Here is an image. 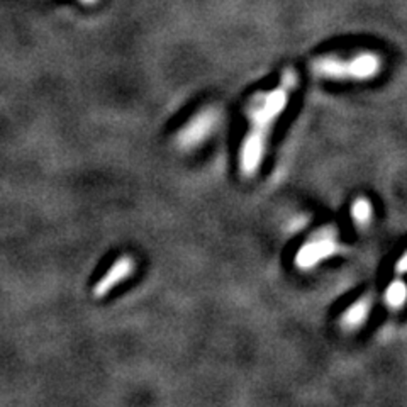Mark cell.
Instances as JSON below:
<instances>
[{
  "instance_id": "9",
  "label": "cell",
  "mask_w": 407,
  "mask_h": 407,
  "mask_svg": "<svg viewBox=\"0 0 407 407\" xmlns=\"http://www.w3.org/2000/svg\"><path fill=\"white\" fill-rule=\"evenodd\" d=\"M396 268H397V272L399 273H407V253L402 258L397 261V265H396Z\"/></svg>"
},
{
  "instance_id": "4",
  "label": "cell",
  "mask_w": 407,
  "mask_h": 407,
  "mask_svg": "<svg viewBox=\"0 0 407 407\" xmlns=\"http://www.w3.org/2000/svg\"><path fill=\"white\" fill-rule=\"evenodd\" d=\"M221 122V110L217 107H205L188 121L177 136V144L182 149H190L211 138Z\"/></svg>"
},
{
  "instance_id": "7",
  "label": "cell",
  "mask_w": 407,
  "mask_h": 407,
  "mask_svg": "<svg viewBox=\"0 0 407 407\" xmlns=\"http://www.w3.org/2000/svg\"><path fill=\"white\" fill-rule=\"evenodd\" d=\"M407 302V285L402 280L392 282L385 290V304L391 309H401Z\"/></svg>"
},
{
  "instance_id": "8",
  "label": "cell",
  "mask_w": 407,
  "mask_h": 407,
  "mask_svg": "<svg viewBox=\"0 0 407 407\" xmlns=\"http://www.w3.org/2000/svg\"><path fill=\"white\" fill-rule=\"evenodd\" d=\"M372 204L370 200L365 199V197H360L351 205V219L355 221V224L360 226V228H365V226L370 224L372 221Z\"/></svg>"
},
{
  "instance_id": "5",
  "label": "cell",
  "mask_w": 407,
  "mask_h": 407,
  "mask_svg": "<svg viewBox=\"0 0 407 407\" xmlns=\"http://www.w3.org/2000/svg\"><path fill=\"white\" fill-rule=\"evenodd\" d=\"M132 270H134V260H132L131 256H121V258L113 265V268H110L109 272L98 280V284L93 287V295H96V297H104V295L109 294L119 282L131 277Z\"/></svg>"
},
{
  "instance_id": "2",
  "label": "cell",
  "mask_w": 407,
  "mask_h": 407,
  "mask_svg": "<svg viewBox=\"0 0 407 407\" xmlns=\"http://www.w3.org/2000/svg\"><path fill=\"white\" fill-rule=\"evenodd\" d=\"M311 74L329 80H370L382 70V59L377 53L363 51L353 58L319 57L309 63Z\"/></svg>"
},
{
  "instance_id": "10",
  "label": "cell",
  "mask_w": 407,
  "mask_h": 407,
  "mask_svg": "<svg viewBox=\"0 0 407 407\" xmlns=\"http://www.w3.org/2000/svg\"><path fill=\"white\" fill-rule=\"evenodd\" d=\"M79 2L84 4V6H96L98 0H79Z\"/></svg>"
},
{
  "instance_id": "3",
  "label": "cell",
  "mask_w": 407,
  "mask_h": 407,
  "mask_svg": "<svg viewBox=\"0 0 407 407\" xmlns=\"http://www.w3.org/2000/svg\"><path fill=\"white\" fill-rule=\"evenodd\" d=\"M341 251L340 234L334 226H323L307 238L301 250L295 255V265L302 270H309L329 256Z\"/></svg>"
},
{
  "instance_id": "6",
  "label": "cell",
  "mask_w": 407,
  "mask_h": 407,
  "mask_svg": "<svg viewBox=\"0 0 407 407\" xmlns=\"http://www.w3.org/2000/svg\"><path fill=\"white\" fill-rule=\"evenodd\" d=\"M372 307H374V295H363L357 302L351 304L348 309L345 311L341 318V326L346 331H355V329L362 328L365 321L370 316Z\"/></svg>"
},
{
  "instance_id": "1",
  "label": "cell",
  "mask_w": 407,
  "mask_h": 407,
  "mask_svg": "<svg viewBox=\"0 0 407 407\" xmlns=\"http://www.w3.org/2000/svg\"><path fill=\"white\" fill-rule=\"evenodd\" d=\"M299 76L292 68H285L282 74L280 84L268 92H258L251 97L246 105L248 126L241 149H239V170L243 177L250 178L260 170L263 163L270 132L284 114L290 101V93L297 88Z\"/></svg>"
}]
</instances>
